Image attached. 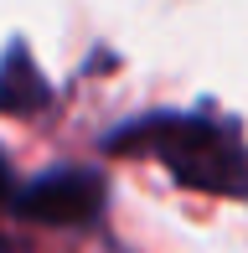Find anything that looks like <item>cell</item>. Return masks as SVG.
Masks as SVG:
<instances>
[{"label":"cell","mask_w":248,"mask_h":253,"mask_svg":"<svg viewBox=\"0 0 248 253\" xmlns=\"http://www.w3.org/2000/svg\"><path fill=\"white\" fill-rule=\"evenodd\" d=\"M5 207L41 227H88L109 207V181L93 166H57L31 176L26 186H10Z\"/></svg>","instance_id":"cell-2"},{"label":"cell","mask_w":248,"mask_h":253,"mask_svg":"<svg viewBox=\"0 0 248 253\" xmlns=\"http://www.w3.org/2000/svg\"><path fill=\"white\" fill-rule=\"evenodd\" d=\"M5 197H10V170H5V160H0V207H5Z\"/></svg>","instance_id":"cell-4"},{"label":"cell","mask_w":248,"mask_h":253,"mask_svg":"<svg viewBox=\"0 0 248 253\" xmlns=\"http://www.w3.org/2000/svg\"><path fill=\"white\" fill-rule=\"evenodd\" d=\"M109 155H150L176 186L207 197H248V140L238 119L217 109H155L104 134Z\"/></svg>","instance_id":"cell-1"},{"label":"cell","mask_w":248,"mask_h":253,"mask_svg":"<svg viewBox=\"0 0 248 253\" xmlns=\"http://www.w3.org/2000/svg\"><path fill=\"white\" fill-rule=\"evenodd\" d=\"M52 103H57V93H52V83L41 78L31 47L21 37H10V47L0 52V114H10V119H37Z\"/></svg>","instance_id":"cell-3"}]
</instances>
